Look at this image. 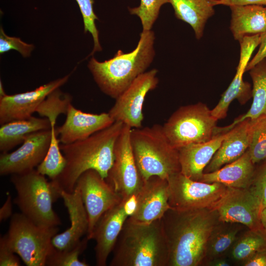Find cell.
Returning <instances> with one entry per match:
<instances>
[{
    "mask_svg": "<svg viewBox=\"0 0 266 266\" xmlns=\"http://www.w3.org/2000/svg\"><path fill=\"white\" fill-rule=\"evenodd\" d=\"M161 220L169 250L167 266L203 264L208 239L220 221L217 211L170 208Z\"/></svg>",
    "mask_w": 266,
    "mask_h": 266,
    "instance_id": "cell-1",
    "label": "cell"
},
{
    "mask_svg": "<svg viewBox=\"0 0 266 266\" xmlns=\"http://www.w3.org/2000/svg\"><path fill=\"white\" fill-rule=\"evenodd\" d=\"M124 124L115 121L88 137L68 144H61L66 166L52 181L60 190L71 193L80 176L93 169L105 179L114 159V147Z\"/></svg>",
    "mask_w": 266,
    "mask_h": 266,
    "instance_id": "cell-2",
    "label": "cell"
},
{
    "mask_svg": "<svg viewBox=\"0 0 266 266\" xmlns=\"http://www.w3.org/2000/svg\"><path fill=\"white\" fill-rule=\"evenodd\" d=\"M110 266H167L169 250L161 219L126 220L112 251Z\"/></svg>",
    "mask_w": 266,
    "mask_h": 266,
    "instance_id": "cell-3",
    "label": "cell"
},
{
    "mask_svg": "<svg viewBox=\"0 0 266 266\" xmlns=\"http://www.w3.org/2000/svg\"><path fill=\"white\" fill-rule=\"evenodd\" d=\"M154 40L153 31H143L132 52L124 53L119 50L112 58L101 62L92 57L88 66L100 90L116 99L145 72L155 56Z\"/></svg>",
    "mask_w": 266,
    "mask_h": 266,
    "instance_id": "cell-4",
    "label": "cell"
},
{
    "mask_svg": "<svg viewBox=\"0 0 266 266\" xmlns=\"http://www.w3.org/2000/svg\"><path fill=\"white\" fill-rule=\"evenodd\" d=\"M131 142L143 181L153 176L167 179L180 172L178 150L170 143L163 125L132 128Z\"/></svg>",
    "mask_w": 266,
    "mask_h": 266,
    "instance_id": "cell-5",
    "label": "cell"
},
{
    "mask_svg": "<svg viewBox=\"0 0 266 266\" xmlns=\"http://www.w3.org/2000/svg\"><path fill=\"white\" fill-rule=\"evenodd\" d=\"M10 181L16 191L14 203L23 215L41 227L61 225L53 208V202L61 198L60 190L52 181L49 182L36 169L12 174Z\"/></svg>",
    "mask_w": 266,
    "mask_h": 266,
    "instance_id": "cell-6",
    "label": "cell"
},
{
    "mask_svg": "<svg viewBox=\"0 0 266 266\" xmlns=\"http://www.w3.org/2000/svg\"><path fill=\"white\" fill-rule=\"evenodd\" d=\"M58 231V227H41L22 213H16L11 217L4 235L10 248L27 266H44L54 248L52 239Z\"/></svg>",
    "mask_w": 266,
    "mask_h": 266,
    "instance_id": "cell-7",
    "label": "cell"
},
{
    "mask_svg": "<svg viewBox=\"0 0 266 266\" xmlns=\"http://www.w3.org/2000/svg\"><path fill=\"white\" fill-rule=\"evenodd\" d=\"M217 121L211 110L199 102L180 107L163 127L171 144L178 149L190 144L211 140L218 134Z\"/></svg>",
    "mask_w": 266,
    "mask_h": 266,
    "instance_id": "cell-8",
    "label": "cell"
},
{
    "mask_svg": "<svg viewBox=\"0 0 266 266\" xmlns=\"http://www.w3.org/2000/svg\"><path fill=\"white\" fill-rule=\"evenodd\" d=\"M167 180L169 204L178 210L215 209L230 189L220 183L193 180L180 172L172 174Z\"/></svg>",
    "mask_w": 266,
    "mask_h": 266,
    "instance_id": "cell-9",
    "label": "cell"
},
{
    "mask_svg": "<svg viewBox=\"0 0 266 266\" xmlns=\"http://www.w3.org/2000/svg\"><path fill=\"white\" fill-rule=\"evenodd\" d=\"M131 130L130 127L123 125L115 145L113 165L105 179L123 199L134 196L144 182L131 145Z\"/></svg>",
    "mask_w": 266,
    "mask_h": 266,
    "instance_id": "cell-10",
    "label": "cell"
},
{
    "mask_svg": "<svg viewBox=\"0 0 266 266\" xmlns=\"http://www.w3.org/2000/svg\"><path fill=\"white\" fill-rule=\"evenodd\" d=\"M81 193L89 220L87 237L92 239L95 228L102 215L123 199L97 171L89 169L78 179L75 186Z\"/></svg>",
    "mask_w": 266,
    "mask_h": 266,
    "instance_id": "cell-11",
    "label": "cell"
},
{
    "mask_svg": "<svg viewBox=\"0 0 266 266\" xmlns=\"http://www.w3.org/2000/svg\"><path fill=\"white\" fill-rule=\"evenodd\" d=\"M157 69H153L141 74L115 99L108 112L115 122H121L132 128L141 127L143 103L147 93L157 86Z\"/></svg>",
    "mask_w": 266,
    "mask_h": 266,
    "instance_id": "cell-12",
    "label": "cell"
},
{
    "mask_svg": "<svg viewBox=\"0 0 266 266\" xmlns=\"http://www.w3.org/2000/svg\"><path fill=\"white\" fill-rule=\"evenodd\" d=\"M135 196L122 201L105 212L97 224L92 238L95 240L96 265L105 266L128 218L135 207Z\"/></svg>",
    "mask_w": 266,
    "mask_h": 266,
    "instance_id": "cell-13",
    "label": "cell"
},
{
    "mask_svg": "<svg viewBox=\"0 0 266 266\" xmlns=\"http://www.w3.org/2000/svg\"><path fill=\"white\" fill-rule=\"evenodd\" d=\"M51 138V129L32 133L16 150L0 155V174H19L35 169L45 157Z\"/></svg>",
    "mask_w": 266,
    "mask_h": 266,
    "instance_id": "cell-14",
    "label": "cell"
},
{
    "mask_svg": "<svg viewBox=\"0 0 266 266\" xmlns=\"http://www.w3.org/2000/svg\"><path fill=\"white\" fill-rule=\"evenodd\" d=\"M71 74L30 91L0 97V125L32 116L40 103L52 92L64 85Z\"/></svg>",
    "mask_w": 266,
    "mask_h": 266,
    "instance_id": "cell-15",
    "label": "cell"
},
{
    "mask_svg": "<svg viewBox=\"0 0 266 266\" xmlns=\"http://www.w3.org/2000/svg\"><path fill=\"white\" fill-rule=\"evenodd\" d=\"M135 197V209L128 217L134 222L150 223L161 219L170 208L167 180L157 176L144 181Z\"/></svg>",
    "mask_w": 266,
    "mask_h": 266,
    "instance_id": "cell-16",
    "label": "cell"
},
{
    "mask_svg": "<svg viewBox=\"0 0 266 266\" xmlns=\"http://www.w3.org/2000/svg\"><path fill=\"white\" fill-rule=\"evenodd\" d=\"M215 209L221 221L240 224L250 230L264 232L259 205L248 188H230Z\"/></svg>",
    "mask_w": 266,
    "mask_h": 266,
    "instance_id": "cell-17",
    "label": "cell"
},
{
    "mask_svg": "<svg viewBox=\"0 0 266 266\" xmlns=\"http://www.w3.org/2000/svg\"><path fill=\"white\" fill-rule=\"evenodd\" d=\"M114 122L108 113H86L71 104L65 122L56 129V132L61 144H68L85 139Z\"/></svg>",
    "mask_w": 266,
    "mask_h": 266,
    "instance_id": "cell-18",
    "label": "cell"
},
{
    "mask_svg": "<svg viewBox=\"0 0 266 266\" xmlns=\"http://www.w3.org/2000/svg\"><path fill=\"white\" fill-rule=\"evenodd\" d=\"M61 198L67 208L70 222V227L61 233L56 234L52 239L53 246L63 250L72 248L87 233L89 220L87 212L79 189L75 187L69 193L61 190Z\"/></svg>",
    "mask_w": 266,
    "mask_h": 266,
    "instance_id": "cell-19",
    "label": "cell"
},
{
    "mask_svg": "<svg viewBox=\"0 0 266 266\" xmlns=\"http://www.w3.org/2000/svg\"><path fill=\"white\" fill-rule=\"evenodd\" d=\"M229 133V131L219 133L208 141L192 143L179 148L180 172L191 179L200 181L204 168Z\"/></svg>",
    "mask_w": 266,
    "mask_h": 266,
    "instance_id": "cell-20",
    "label": "cell"
},
{
    "mask_svg": "<svg viewBox=\"0 0 266 266\" xmlns=\"http://www.w3.org/2000/svg\"><path fill=\"white\" fill-rule=\"evenodd\" d=\"M252 134V120L247 118L229 131L203 173L216 171L239 158L249 148Z\"/></svg>",
    "mask_w": 266,
    "mask_h": 266,
    "instance_id": "cell-21",
    "label": "cell"
},
{
    "mask_svg": "<svg viewBox=\"0 0 266 266\" xmlns=\"http://www.w3.org/2000/svg\"><path fill=\"white\" fill-rule=\"evenodd\" d=\"M256 169L248 149L238 159L213 172L203 173L200 181L220 183L233 188L250 186Z\"/></svg>",
    "mask_w": 266,
    "mask_h": 266,
    "instance_id": "cell-22",
    "label": "cell"
},
{
    "mask_svg": "<svg viewBox=\"0 0 266 266\" xmlns=\"http://www.w3.org/2000/svg\"><path fill=\"white\" fill-rule=\"evenodd\" d=\"M230 30L239 41L246 35L266 32V7L259 5H231Z\"/></svg>",
    "mask_w": 266,
    "mask_h": 266,
    "instance_id": "cell-23",
    "label": "cell"
},
{
    "mask_svg": "<svg viewBox=\"0 0 266 266\" xmlns=\"http://www.w3.org/2000/svg\"><path fill=\"white\" fill-rule=\"evenodd\" d=\"M50 129L51 124L48 119L33 116L3 124L0 128V151L7 152L22 143L29 134Z\"/></svg>",
    "mask_w": 266,
    "mask_h": 266,
    "instance_id": "cell-24",
    "label": "cell"
},
{
    "mask_svg": "<svg viewBox=\"0 0 266 266\" xmlns=\"http://www.w3.org/2000/svg\"><path fill=\"white\" fill-rule=\"evenodd\" d=\"M175 17L189 24L197 39H200L207 20L215 13L210 0H169Z\"/></svg>",
    "mask_w": 266,
    "mask_h": 266,
    "instance_id": "cell-25",
    "label": "cell"
},
{
    "mask_svg": "<svg viewBox=\"0 0 266 266\" xmlns=\"http://www.w3.org/2000/svg\"><path fill=\"white\" fill-rule=\"evenodd\" d=\"M249 71L253 82V101L249 110L229 126L231 129L245 119L253 120L266 114V59L258 63Z\"/></svg>",
    "mask_w": 266,
    "mask_h": 266,
    "instance_id": "cell-26",
    "label": "cell"
},
{
    "mask_svg": "<svg viewBox=\"0 0 266 266\" xmlns=\"http://www.w3.org/2000/svg\"><path fill=\"white\" fill-rule=\"evenodd\" d=\"M242 225L220 221L208 239L204 262L222 257L237 238Z\"/></svg>",
    "mask_w": 266,
    "mask_h": 266,
    "instance_id": "cell-27",
    "label": "cell"
},
{
    "mask_svg": "<svg viewBox=\"0 0 266 266\" xmlns=\"http://www.w3.org/2000/svg\"><path fill=\"white\" fill-rule=\"evenodd\" d=\"M244 73V71L236 69L229 86L217 104L211 110L212 115L218 120L226 117L229 107L234 100L236 99L241 104H244L252 97L251 84L243 80Z\"/></svg>",
    "mask_w": 266,
    "mask_h": 266,
    "instance_id": "cell-28",
    "label": "cell"
},
{
    "mask_svg": "<svg viewBox=\"0 0 266 266\" xmlns=\"http://www.w3.org/2000/svg\"><path fill=\"white\" fill-rule=\"evenodd\" d=\"M266 247V234L264 232L249 229L238 236L232 245L231 257L235 262L242 265L255 252Z\"/></svg>",
    "mask_w": 266,
    "mask_h": 266,
    "instance_id": "cell-29",
    "label": "cell"
},
{
    "mask_svg": "<svg viewBox=\"0 0 266 266\" xmlns=\"http://www.w3.org/2000/svg\"><path fill=\"white\" fill-rule=\"evenodd\" d=\"M51 138L48 151L36 169L38 172L52 180L56 179L63 171L66 160L60 148L55 125L51 126Z\"/></svg>",
    "mask_w": 266,
    "mask_h": 266,
    "instance_id": "cell-30",
    "label": "cell"
},
{
    "mask_svg": "<svg viewBox=\"0 0 266 266\" xmlns=\"http://www.w3.org/2000/svg\"><path fill=\"white\" fill-rule=\"evenodd\" d=\"M72 97L62 92L60 88L52 92L40 103L36 112L49 121L51 126L55 125L57 119L62 114H66L71 104Z\"/></svg>",
    "mask_w": 266,
    "mask_h": 266,
    "instance_id": "cell-31",
    "label": "cell"
},
{
    "mask_svg": "<svg viewBox=\"0 0 266 266\" xmlns=\"http://www.w3.org/2000/svg\"><path fill=\"white\" fill-rule=\"evenodd\" d=\"M88 237H85L74 247L66 250H60L55 247L48 256L46 266H88L85 261L79 259V255L86 249Z\"/></svg>",
    "mask_w": 266,
    "mask_h": 266,
    "instance_id": "cell-32",
    "label": "cell"
},
{
    "mask_svg": "<svg viewBox=\"0 0 266 266\" xmlns=\"http://www.w3.org/2000/svg\"><path fill=\"white\" fill-rule=\"evenodd\" d=\"M254 164L266 159V114L252 120V134L248 149Z\"/></svg>",
    "mask_w": 266,
    "mask_h": 266,
    "instance_id": "cell-33",
    "label": "cell"
},
{
    "mask_svg": "<svg viewBox=\"0 0 266 266\" xmlns=\"http://www.w3.org/2000/svg\"><path fill=\"white\" fill-rule=\"evenodd\" d=\"M166 3L169 0H140L138 6L128 9L131 14L140 18L143 31H149L158 18L161 6Z\"/></svg>",
    "mask_w": 266,
    "mask_h": 266,
    "instance_id": "cell-34",
    "label": "cell"
},
{
    "mask_svg": "<svg viewBox=\"0 0 266 266\" xmlns=\"http://www.w3.org/2000/svg\"><path fill=\"white\" fill-rule=\"evenodd\" d=\"M79 7L82 16L84 33L89 32L92 35L94 41V48L90 55L95 52L100 51L102 48L99 42V31L96 27L95 21L98 17L94 12V0H75Z\"/></svg>",
    "mask_w": 266,
    "mask_h": 266,
    "instance_id": "cell-35",
    "label": "cell"
},
{
    "mask_svg": "<svg viewBox=\"0 0 266 266\" xmlns=\"http://www.w3.org/2000/svg\"><path fill=\"white\" fill-rule=\"evenodd\" d=\"M256 167L252 183L248 188L255 198L260 213L266 207V159Z\"/></svg>",
    "mask_w": 266,
    "mask_h": 266,
    "instance_id": "cell-36",
    "label": "cell"
},
{
    "mask_svg": "<svg viewBox=\"0 0 266 266\" xmlns=\"http://www.w3.org/2000/svg\"><path fill=\"white\" fill-rule=\"evenodd\" d=\"M34 48L32 44H28L23 41L20 38L9 36L6 34L2 27L0 28V54L11 50L19 52L24 58L30 56L32 51Z\"/></svg>",
    "mask_w": 266,
    "mask_h": 266,
    "instance_id": "cell-37",
    "label": "cell"
},
{
    "mask_svg": "<svg viewBox=\"0 0 266 266\" xmlns=\"http://www.w3.org/2000/svg\"><path fill=\"white\" fill-rule=\"evenodd\" d=\"M260 34L246 35L239 41L240 45V53L237 69L245 71L246 67L253 52L260 44Z\"/></svg>",
    "mask_w": 266,
    "mask_h": 266,
    "instance_id": "cell-38",
    "label": "cell"
},
{
    "mask_svg": "<svg viewBox=\"0 0 266 266\" xmlns=\"http://www.w3.org/2000/svg\"><path fill=\"white\" fill-rule=\"evenodd\" d=\"M17 254L10 248L5 235L0 238V266H19L21 263Z\"/></svg>",
    "mask_w": 266,
    "mask_h": 266,
    "instance_id": "cell-39",
    "label": "cell"
},
{
    "mask_svg": "<svg viewBox=\"0 0 266 266\" xmlns=\"http://www.w3.org/2000/svg\"><path fill=\"white\" fill-rule=\"evenodd\" d=\"M266 58V32L260 34V43L259 49L254 57L248 63L245 71L250 70L256 64Z\"/></svg>",
    "mask_w": 266,
    "mask_h": 266,
    "instance_id": "cell-40",
    "label": "cell"
},
{
    "mask_svg": "<svg viewBox=\"0 0 266 266\" xmlns=\"http://www.w3.org/2000/svg\"><path fill=\"white\" fill-rule=\"evenodd\" d=\"M211 4L231 5H259L266 6V0H210Z\"/></svg>",
    "mask_w": 266,
    "mask_h": 266,
    "instance_id": "cell-41",
    "label": "cell"
},
{
    "mask_svg": "<svg viewBox=\"0 0 266 266\" xmlns=\"http://www.w3.org/2000/svg\"><path fill=\"white\" fill-rule=\"evenodd\" d=\"M242 265L244 266H266V247L255 252Z\"/></svg>",
    "mask_w": 266,
    "mask_h": 266,
    "instance_id": "cell-42",
    "label": "cell"
},
{
    "mask_svg": "<svg viewBox=\"0 0 266 266\" xmlns=\"http://www.w3.org/2000/svg\"><path fill=\"white\" fill-rule=\"evenodd\" d=\"M12 198L10 194L2 207L0 208V221L1 222L11 217L12 214Z\"/></svg>",
    "mask_w": 266,
    "mask_h": 266,
    "instance_id": "cell-43",
    "label": "cell"
},
{
    "mask_svg": "<svg viewBox=\"0 0 266 266\" xmlns=\"http://www.w3.org/2000/svg\"><path fill=\"white\" fill-rule=\"evenodd\" d=\"M207 266H230V263L224 257H220L206 262Z\"/></svg>",
    "mask_w": 266,
    "mask_h": 266,
    "instance_id": "cell-44",
    "label": "cell"
},
{
    "mask_svg": "<svg viewBox=\"0 0 266 266\" xmlns=\"http://www.w3.org/2000/svg\"><path fill=\"white\" fill-rule=\"evenodd\" d=\"M260 219L264 233L266 234V207L261 211Z\"/></svg>",
    "mask_w": 266,
    "mask_h": 266,
    "instance_id": "cell-45",
    "label": "cell"
},
{
    "mask_svg": "<svg viewBox=\"0 0 266 266\" xmlns=\"http://www.w3.org/2000/svg\"><path fill=\"white\" fill-rule=\"evenodd\" d=\"M5 95H6V93H5V92L4 91L2 82L0 81V97H2L4 96Z\"/></svg>",
    "mask_w": 266,
    "mask_h": 266,
    "instance_id": "cell-46",
    "label": "cell"
},
{
    "mask_svg": "<svg viewBox=\"0 0 266 266\" xmlns=\"http://www.w3.org/2000/svg\"><path fill=\"white\" fill-rule=\"evenodd\" d=\"M266 7V6H265Z\"/></svg>",
    "mask_w": 266,
    "mask_h": 266,
    "instance_id": "cell-47",
    "label": "cell"
},
{
    "mask_svg": "<svg viewBox=\"0 0 266 266\" xmlns=\"http://www.w3.org/2000/svg\"></svg>",
    "mask_w": 266,
    "mask_h": 266,
    "instance_id": "cell-48",
    "label": "cell"
},
{
    "mask_svg": "<svg viewBox=\"0 0 266 266\" xmlns=\"http://www.w3.org/2000/svg\"></svg>",
    "mask_w": 266,
    "mask_h": 266,
    "instance_id": "cell-49",
    "label": "cell"
}]
</instances>
